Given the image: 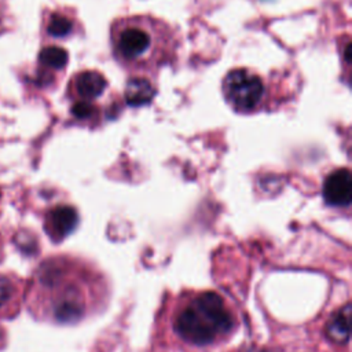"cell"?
<instances>
[{
	"label": "cell",
	"mask_w": 352,
	"mask_h": 352,
	"mask_svg": "<svg viewBox=\"0 0 352 352\" xmlns=\"http://www.w3.org/2000/svg\"><path fill=\"white\" fill-rule=\"evenodd\" d=\"M110 43L114 58L132 76L151 77L176 52L175 30L150 15L116 19L110 28Z\"/></svg>",
	"instance_id": "6da1fadb"
},
{
	"label": "cell",
	"mask_w": 352,
	"mask_h": 352,
	"mask_svg": "<svg viewBox=\"0 0 352 352\" xmlns=\"http://www.w3.org/2000/svg\"><path fill=\"white\" fill-rule=\"evenodd\" d=\"M232 329V316L223 298L205 292L194 298L176 318L175 330L187 342L206 345Z\"/></svg>",
	"instance_id": "7a4b0ae2"
},
{
	"label": "cell",
	"mask_w": 352,
	"mask_h": 352,
	"mask_svg": "<svg viewBox=\"0 0 352 352\" xmlns=\"http://www.w3.org/2000/svg\"><path fill=\"white\" fill-rule=\"evenodd\" d=\"M221 92L226 102L236 111L249 114L257 111L264 103L265 84L260 74L238 67L230 70L221 82Z\"/></svg>",
	"instance_id": "3957f363"
},
{
	"label": "cell",
	"mask_w": 352,
	"mask_h": 352,
	"mask_svg": "<svg viewBox=\"0 0 352 352\" xmlns=\"http://www.w3.org/2000/svg\"><path fill=\"white\" fill-rule=\"evenodd\" d=\"M322 195L324 202L330 206H349L352 199V176L349 169L338 168L330 172L324 177Z\"/></svg>",
	"instance_id": "277c9868"
},
{
	"label": "cell",
	"mask_w": 352,
	"mask_h": 352,
	"mask_svg": "<svg viewBox=\"0 0 352 352\" xmlns=\"http://www.w3.org/2000/svg\"><path fill=\"white\" fill-rule=\"evenodd\" d=\"M109 82L106 77L98 70H81L70 81L72 95L76 102H87L98 99L107 89Z\"/></svg>",
	"instance_id": "5b68a950"
},
{
	"label": "cell",
	"mask_w": 352,
	"mask_h": 352,
	"mask_svg": "<svg viewBox=\"0 0 352 352\" xmlns=\"http://www.w3.org/2000/svg\"><path fill=\"white\" fill-rule=\"evenodd\" d=\"M78 223V214L74 208L60 205L51 209L45 219V231L52 241L59 242L74 231Z\"/></svg>",
	"instance_id": "8992f818"
},
{
	"label": "cell",
	"mask_w": 352,
	"mask_h": 352,
	"mask_svg": "<svg viewBox=\"0 0 352 352\" xmlns=\"http://www.w3.org/2000/svg\"><path fill=\"white\" fill-rule=\"evenodd\" d=\"M154 96L155 87L150 77L132 76L131 78H128L124 91V98L129 106L139 107L148 104L154 99Z\"/></svg>",
	"instance_id": "52a82bcc"
},
{
	"label": "cell",
	"mask_w": 352,
	"mask_h": 352,
	"mask_svg": "<svg viewBox=\"0 0 352 352\" xmlns=\"http://www.w3.org/2000/svg\"><path fill=\"white\" fill-rule=\"evenodd\" d=\"M19 285L7 275H0V318H11L19 305Z\"/></svg>",
	"instance_id": "ba28073f"
},
{
	"label": "cell",
	"mask_w": 352,
	"mask_h": 352,
	"mask_svg": "<svg viewBox=\"0 0 352 352\" xmlns=\"http://www.w3.org/2000/svg\"><path fill=\"white\" fill-rule=\"evenodd\" d=\"M349 319H351V307L349 304H346L344 308L336 312L333 318L329 320L326 327L327 337L338 344L346 342L349 340Z\"/></svg>",
	"instance_id": "9c48e42d"
},
{
	"label": "cell",
	"mask_w": 352,
	"mask_h": 352,
	"mask_svg": "<svg viewBox=\"0 0 352 352\" xmlns=\"http://www.w3.org/2000/svg\"><path fill=\"white\" fill-rule=\"evenodd\" d=\"M67 52L60 47H45L40 52V62L51 69H62L67 63Z\"/></svg>",
	"instance_id": "30bf717a"
},
{
	"label": "cell",
	"mask_w": 352,
	"mask_h": 352,
	"mask_svg": "<svg viewBox=\"0 0 352 352\" xmlns=\"http://www.w3.org/2000/svg\"><path fill=\"white\" fill-rule=\"evenodd\" d=\"M47 30L54 37H65L72 33L73 30V22L66 15L54 14L48 22Z\"/></svg>",
	"instance_id": "8fae6325"
},
{
	"label": "cell",
	"mask_w": 352,
	"mask_h": 352,
	"mask_svg": "<svg viewBox=\"0 0 352 352\" xmlns=\"http://www.w3.org/2000/svg\"><path fill=\"white\" fill-rule=\"evenodd\" d=\"M72 113L76 118L80 120H89L95 118L98 114V109L92 103L87 102H74L72 106Z\"/></svg>",
	"instance_id": "7c38bea8"
},
{
	"label": "cell",
	"mask_w": 352,
	"mask_h": 352,
	"mask_svg": "<svg viewBox=\"0 0 352 352\" xmlns=\"http://www.w3.org/2000/svg\"><path fill=\"white\" fill-rule=\"evenodd\" d=\"M3 344H4V333H3V330L0 329V348L3 346Z\"/></svg>",
	"instance_id": "4fadbf2b"
}]
</instances>
